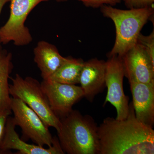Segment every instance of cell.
Segmentation results:
<instances>
[{
	"mask_svg": "<svg viewBox=\"0 0 154 154\" xmlns=\"http://www.w3.org/2000/svg\"><path fill=\"white\" fill-rule=\"evenodd\" d=\"M99 154H153L154 131L137 119L132 102L126 118L105 119L98 126Z\"/></svg>",
	"mask_w": 154,
	"mask_h": 154,
	"instance_id": "6da1fadb",
	"label": "cell"
},
{
	"mask_svg": "<svg viewBox=\"0 0 154 154\" xmlns=\"http://www.w3.org/2000/svg\"><path fill=\"white\" fill-rule=\"evenodd\" d=\"M58 139L68 154H99L98 126L91 116L72 110L60 119Z\"/></svg>",
	"mask_w": 154,
	"mask_h": 154,
	"instance_id": "7a4b0ae2",
	"label": "cell"
},
{
	"mask_svg": "<svg viewBox=\"0 0 154 154\" xmlns=\"http://www.w3.org/2000/svg\"><path fill=\"white\" fill-rule=\"evenodd\" d=\"M100 8L102 15L112 20L115 26V42L108 57H122L133 47L137 43L141 30L154 13L152 6L124 10L103 5Z\"/></svg>",
	"mask_w": 154,
	"mask_h": 154,
	"instance_id": "3957f363",
	"label": "cell"
},
{
	"mask_svg": "<svg viewBox=\"0 0 154 154\" xmlns=\"http://www.w3.org/2000/svg\"><path fill=\"white\" fill-rule=\"evenodd\" d=\"M11 80L12 84L9 85V91L12 97L25 102L48 127L54 128L58 131L61 125L60 119L51 109L41 83L32 77L23 78L18 74Z\"/></svg>",
	"mask_w": 154,
	"mask_h": 154,
	"instance_id": "277c9868",
	"label": "cell"
},
{
	"mask_svg": "<svg viewBox=\"0 0 154 154\" xmlns=\"http://www.w3.org/2000/svg\"><path fill=\"white\" fill-rule=\"evenodd\" d=\"M49 0H10V17L0 28V43L13 42L17 46L30 44L33 37L25 22L28 15L36 6Z\"/></svg>",
	"mask_w": 154,
	"mask_h": 154,
	"instance_id": "5b68a950",
	"label": "cell"
},
{
	"mask_svg": "<svg viewBox=\"0 0 154 154\" xmlns=\"http://www.w3.org/2000/svg\"><path fill=\"white\" fill-rule=\"evenodd\" d=\"M11 107L17 125L21 128L25 139L30 140L40 146H52L55 137H53L48 128L32 109L22 100L13 97Z\"/></svg>",
	"mask_w": 154,
	"mask_h": 154,
	"instance_id": "8992f818",
	"label": "cell"
},
{
	"mask_svg": "<svg viewBox=\"0 0 154 154\" xmlns=\"http://www.w3.org/2000/svg\"><path fill=\"white\" fill-rule=\"evenodd\" d=\"M108 58L106 61L105 86L107 90L104 105L108 102L113 105L117 112L116 119L122 120L127 117L129 110V97L123 90L124 68L120 57L112 56Z\"/></svg>",
	"mask_w": 154,
	"mask_h": 154,
	"instance_id": "52a82bcc",
	"label": "cell"
},
{
	"mask_svg": "<svg viewBox=\"0 0 154 154\" xmlns=\"http://www.w3.org/2000/svg\"><path fill=\"white\" fill-rule=\"evenodd\" d=\"M41 85L51 109L60 119L70 113L73 105L84 97L82 89L76 85L47 79L43 80Z\"/></svg>",
	"mask_w": 154,
	"mask_h": 154,
	"instance_id": "ba28073f",
	"label": "cell"
},
{
	"mask_svg": "<svg viewBox=\"0 0 154 154\" xmlns=\"http://www.w3.org/2000/svg\"><path fill=\"white\" fill-rule=\"evenodd\" d=\"M121 57L128 82L154 83V64L141 45L137 42Z\"/></svg>",
	"mask_w": 154,
	"mask_h": 154,
	"instance_id": "9c48e42d",
	"label": "cell"
},
{
	"mask_svg": "<svg viewBox=\"0 0 154 154\" xmlns=\"http://www.w3.org/2000/svg\"><path fill=\"white\" fill-rule=\"evenodd\" d=\"M14 117L7 119L5 130L0 145V152H7L11 149L18 151L20 154H63L58 138L55 137L52 146L45 148L37 145L30 144L19 137L16 131L17 126Z\"/></svg>",
	"mask_w": 154,
	"mask_h": 154,
	"instance_id": "30bf717a",
	"label": "cell"
},
{
	"mask_svg": "<svg viewBox=\"0 0 154 154\" xmlns=\"http://www.w3.org/2000/svg\"><path fill=\"white\" fill-rule=\"evenodd\" d=\"M135 115L140 122L153 128L154 83L129 82Z\"/></svg>",
	"mask_w": 154,
	"mask_h": 154,
	"instance_id": "8fae6325",
	"label": "cell"
},
{
	"mask_svg": "<svg viewBox=\"0 0 154 154\" xmlns=\"http://www.w3.org/2000/svg\"><path fill=\"white\" fill-rule=\"evenodd\" d=\"M106 61L97 58L84 62L79 79L84 97L92 102L96 95L101 93L105 86Z\"/></svg>",
	"mask_w": 154,
	"mask_h": 154,
	"instance_id": "7c38bea8",
	"label": "cell"
},
{
	"mask_svg": "<svg viewBox=\"0 0 154 154\" xmlns=\"http://www.w3.org/2000/svg\"><path fill=\"white\" fill-rule=\"evenodd\" d=\"M33 54L43 80L48 79L67 59L61 55L55 45L43 40L37 43Z\"/></svg>",
	"mask_w": 154,
	"mask_h": 154,
	"instance_id": "4fadbf2b",
	"label": "cell"
},
{
	"mask_svg": "<svg viewBox=\"0 0 154 154\" xmlns=\"http://www.w3.org/2000/svg\"><path fill=\"white\" fill-rule=\"evenodd\" d=\"M2 45L0 43V112L12 113L9 79L14 68L13 55Z\"/></svg>",
	"mask_w": 154,
	"mask_h": 154,
	"instance_id": "5bb4252c",
	"label": "cell"
},
{
	"mask_svg": "<svg viewBox=\"0 0 154 154\" xmlns=\"http://www.w3.org/2000/svg\"><path fill=\"white\" fill-rule=\"evenodd\" d=\"M84 62L82 59L67 57L66 61L48 79L69 85L79 84L80 75Z\"/></svg>",
	"mask_w": 154,
	"mask_h": 154,
	"instance_id": "9a60e30c",
	"label": "cell"
},
{
	"mask_svg": "<svg viewBox=\"0 0 154 154\" xmlns=\"http://www.w3.org/2000/svg\"><path fill=\"white\" fill-rule=\"evenodd\" d=\"M137 43L141 45L145 50L152 63L154 64V31L148 36L140 34Z\"/></svg>",
	"mask_w": 154,
	"mask_h": 154,
	"instance_id": "2e32d148",
	"label": "cell"
},
{
	"mask_svg": "<svg viewBox=\"0 0 154 154\" xmlns=\"http://www.w3.org/2000/svg\"><path fill=\"white\" fill-rule=\"evenodd\" d=\"M84 5L93 8H101L103 5L114 6L121 2V0H78Z\"/></svg>",
	"mask_w": 154,
	"mask_h": 154,
	"instance_id": "e0dca14e",
	"label": "cell"
},
{
	"mask_svg": "<svg viewBox=\"0 0 154 154\" xmlns=\"http://www.w3.org/2000/svg\"><path fill=\"white\" fill-rule=\"evenodd\" d=\"M125 5L128 8H145L152 6L154 0H123Z\"/></svg>",
	"mask_w": 154,
	"mask_h": 154,
	"instance_id": "ac0fdd59",
	"label": "cell"
},
{
	"mask_svg": "<svg viewBox=\"0 0 154 154\" xmlns=\"http://www.w3.org/2000/svg\"><path fill=\"white\" fill-rule=\"evenodd\" d=\"M11 113L8 112H0V145L5 134L7 119Z\"/></svg>",
	"mask_w": 154,
	"mask_h": 154,
	"instance_id": "d6986e66",
	"label": "cell"
},
{
	"mask_svg": "<svg viewBox=\"0 0 154 154\" xmlns=\"http://www.w3.org/2000/svg\"><path fill=\"white\" fill-rule=\"evenodd\" d=\"M10 2V0H0V16L4 6L7 3Z\"/></svg>",
	"mask_w": 154,
	"mask_h": 154,
	"instance_id": "ffe728a7",
	"label": "cell"
},
{
	"mask_svg": "<svg viewBox=\"0 0 154 154\" xmlns=\"http://www.w3.org/2000/svg\"><path fill=\"white\" fill-rule=\"evenodd\" d=\"M54 1L58 2H66L68 0H54Z\"/></svg>",
	"mask_w": 154,
	"mask_h": 154,
	"instance_id": "44dd1931",
	"label": "cell"
}]
</instances>
